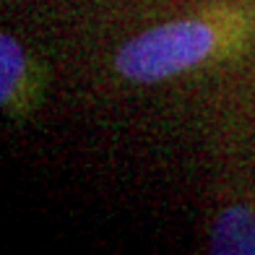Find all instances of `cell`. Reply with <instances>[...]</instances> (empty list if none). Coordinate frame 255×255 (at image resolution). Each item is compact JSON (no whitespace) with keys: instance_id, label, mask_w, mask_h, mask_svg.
<instances>
[{"instance_id":"obj_1","label":"cell","mask_w":255,"mask_h":255,"mask_svg":"<svg viewBox=\"0 0 255 255\" xmlns=\"http://www.w3.org/2000/svg\"><path fill=\"white\" fill-rule=\"evenodd\" d=\"M214 47V31L201 21H172L125 42L115 68L130 81H161L201 63Z\"/></svg>"},{"instance_id":"obj_2","label":"cell","mask_w":255,"mask_h":255,"mask_svg":"<svg viewBox=\"0 0 255 255\" xmlns=\"http://www.w3.org/2000/svg\"><path fill=\"white\" fill-rule=\"evenodd\" d=\"M214 255H255V216L245 206H229L219 214L211 232Z\"/></svg>"},{"instance_id":"obj_3","label":"cell","mask_w":255,"mask_h":255,"mask_svg":"<svg viewBox=\"0 0 255 255\" xmlns=\"http://www.w3.org/2000/svg\"><path fill=\"white\" fill-rule=\"evenodd\" d=\"M21 73H24V52L10 34H3L0 37V99L13 94Z\"/></svg>"}]
</instances>
